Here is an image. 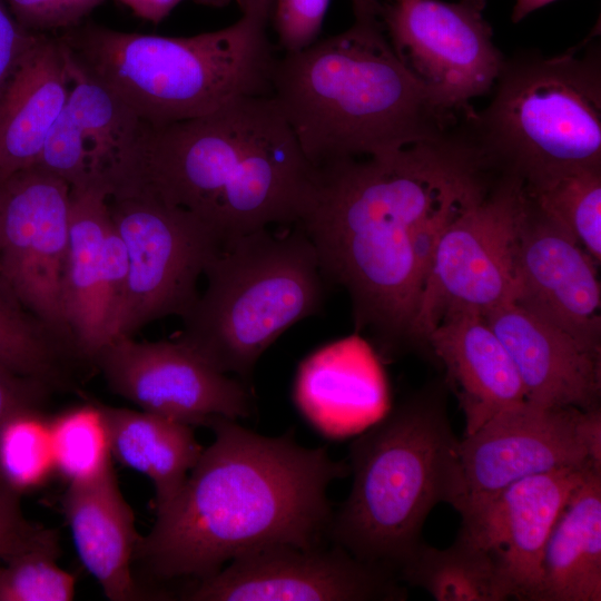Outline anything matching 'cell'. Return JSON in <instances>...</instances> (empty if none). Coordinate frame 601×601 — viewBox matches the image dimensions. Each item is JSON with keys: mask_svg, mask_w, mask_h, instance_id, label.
I'll return each mask as SVG.
<instances>
[{"mask_svg": "<svg viewBox=\"0 0 601 601\" xmlns=\"http://www.w3.org/2000/svg\"><path fill=\"white\" fill-rule=\"evenodd\" d=\"M314 166L270 95L147 129L114 191L146 190L194 214L221 245L298 220ZM112 193V194H114Z\"/></svg>", "mask_w": 601, "mask_h": 601, "instance_id": "3957f363", "label": "cell"}, {"mask_svg": "<svg viewBox=\"0 0 601 601\" xmlns=\"http://www.w3.org/2000/svg\"><path fill=\"white\" fill-rule=\"evenodd\" d=\"M56 472L70 484L93 481L112 469L108 424L99 403L67 408L50 417Z\"/></svg>", "mask_w": 601, "mask_h": 601, "instance_id": "f546056e", "label": "cell"}, {"mask_svg": "<svg viewBox=\"0 0 601 601\" xmlns=\"http://www.w3.org/2000/svg\"><path fill=\"white\" fill-rule=\"evenodd\" d=\"M495 171L460 124L383 157L314 166L298 224L327 282L349 294L357 327L384 354L408 342L436 243Z\"/></svg>", "mask_w": 601, "mask_h": 601, "instance_id": "6da1fadb", "label": "cell"}, {"mask_svg": "<svg viewBox=\"0 0 601 601\" xmlns=\"http://www.w3.org/2000/svg\"><path fill=\"white\" fill-rule=\"evenodd\" d=\"M459 460V513L529 476L601 469V408L529 401L505 407L460 440Z\"/></svg>", "mask_w": 601, "mask_h": 601, "instance_id": "8fae6325", "label": "cell"}, {"mask_svg": "<svg viewBox=\"0 0 601 601\" xmlns=\"http://www.w3.org/2000/svg\"><path fill=\"white\" fill-rule=\"evenodd\" d=\"M269 228L221 245L177 337L244 383L286 329L318 313L326 292L327 279L305 230L298 224Z\"/></svg>", "mask_w": 601, "mask_h": 601, "instance_id": "52a82bcc", "label": "cell"}, {"mask_svg": "<svg viewBox=\"0 0 601 601\" xmlns=\"http://www.w3.org/2000/svg\"><path fill=\"white\" fill-rule=\"evenodd\" d=\"M331 0H274L272 26L283 52L300 50L322 30Z\"/></svg>", "mask_w": 601, "mask_h": 601, "instance_id": "836d02e7", "label": "cell"}, {"mask_svg": "<svg viewBox=\"0 0 601 601\" xmlns=\"http://www.w3.org/2000/svg\"><path fill=\"white\" fill-rule=\"evenodd\" d=\"M331 543V542H329ZM191 601H402L397 573L326 543L273 545L238 556L196 581L183 594Z\"/></svg>", "mask_w": 601, "mask_h": 601, "instance_id": "5bb4252c", "label": "cell"}, {"mask_svg": "<svg viewBox=\"0 0 601 601\" xmlns=\"http://www.w3.org/2000/svg\"><path fill=\"white\" fill-rule=\"evenodd\" d=\"M486 0L377 1L395 52L444 108L472 110L471 100L494 86L505 57L493 42Z\"/></svg>", "mask_w": 601, "mask_h": 601, "instance_id": "7c38bea8", "label": "cell"}, {"mask_svg": "<svg viewBox=\"0 0 601 601\" xmlns=\"http://www.w3.org/2000/svg\"><path fill=\"white\" fill-rule=\"evenodd\" d=\"M523 184L535 209L600 265L601 166L569 168Z\"/></svg>", "mask_w": 601, "mask_h": 601, "instance_id": "83f0119b", "label": "cell"}, {"mask_svg": "<svg viewBox=\"0 0 601 601\" xmlns=\"http://www.w3.org/2000/svg\"><path fill=\"white\" fill-rule=\"evenodd\" d=\"M17 22L33 33L79 26L105 0H4Z\"/></svg>", "mask_w": 601, "mask_h": 601, "instance_id": "d6a6232c", "label": "cell"}, {"mask_svg": "<svg viewBox=\"0 0 601 601\" xmlns=\"http://www.w3.org/2000/svg\"><path fill=\"white\" fill-rule=\"evenodd\" d=\"M207 427L214 442L137 543L135 556L152 577L198 581L259 549L328 541L327 487L349 474L348 463L290 433L264 436L227 417Z\"/></svg>", "mask_w": 601, "mask_h": 601, "instance_id": "7a4b0ae2", "label": "cell"}, {"mask_svg": "<svg viewBox=\"0 0 601 601\" xmlns=\"http://www.w3.org/2000/svg\"><path fill=\"white\" fill-rule=\"evenodd\" d=\"M51 387L47 384L0 370V425L24 408H41Z\"/></svg>", "mask_w": 601, "mask_h": 601, "instance_id": "8d00e7d4", "label": "cell"}, {"mask_svg": "<svg viewBox=\"0 0 601 601\" xmlns=\"http://www.w3.org/2000/svg\"><path fill=\"white\" fill-rule=\"evenodd\" d=\"M601 600V470H591L563 505L542 559L541 601Z\"/></svg>", "mask_w": 601, "mask_h": 601, "instance_id": "d4e9b609", "label": "cell"}, {"mask_svg": "<svg viewBox=\"0 0 601 601\" xmlns=\"http://www.w3.org/2000/svg\"><path fill=\"white\" fill-rule=\"evenodd\" d=\"M378 0H352L344 31L277 57L270 96L313 166L383 157L460 124L395 52Z\"/></svg>", "mask_w": 601, "mask_h": 601, "instance_id": "277c9868", "label": "cell"}, {"mask_svg": "<svg viewBox=\"0 0 601 601\" xmlns=\"http://www.w3.org/2000/svg\"><path fill=\"white\" fill-rule=\"evenodd\" d=\"M482 111L463 115L496 171L530 183L574 167L601 166L599 48L505 58Z\"/></svg>", "mask_w": 601, "mask_h": 601, "instance_id": "ba28073f", "label": "cell"}, {"mask_svg": "<svg viewBox=\"0 0 601 601\" xmlns=\"http://www.w3.org/2000/svg\"><path fill=\"white\" fill-rule=\"evenodd\" d=\"M598 266L526 197L518 249L519 292L514 302L583 345L601 351Z\"/></svg>", "mask_w": 601, "mask_h": 601, "instance_id": "ac0fdd59", "label": "cell"}, {"mask_svg": "<svg viewBox=\"0 0 601 601\" xmlns=\"http://www.w3.org/2000/svg\"><path fill=\"white\" fill-rule=\"evenodd\" d=\"M62 508L79 559L111 601L145 597L131 573L140 539L131 508L114 470L81 484H70Z\"/></svg>", "mask_w": 601, "mask_h": 601, "instance_id": "7402d4cb", "label": "cell"}, {"mask_svg": "<svg viewBox=\"0 0 601 601\" xmlns=\"http://www.w3.org/2000/svg\"><path fill=\"white\" fill-rule=\"evenodd\" d=\"M65 52L70 88L60 117L86 159L90 183L102 184L110 195L132 170L147 122Z\"/></svg>", "mask_w": 601, "mask_h": 601, "instance_id": "603a6c76", "label": "cell"}, {"mask_svg": "<svg viewBox=\"0 0 601 601\" xmlns=\"http://www.w3.org/2000/svg\"><path fill=\"white\" fill-rule=\"evenodd\" d=\"M56 531L49 529L35 543L2 559L0 601H69L75 597L76 579L61 569Z\"/></svg>", "mask_w": 601, "mask_h": 601, "instance_id": "1f68e13d", "label": "cell"}, {"mask_svg": "<svg viewBox=\"0 0 601 601\" xmlns=\"http://www.w3.org/2000/svg\"><path fill=\"white\" fill-rule=\"evenodd\" d=\"M509 353L525 400L546 406L600 408L601 351L516 304L483 315Z\"/></svg>", "mask_w": 601, "mask_h": 601, "instance_id": "d6986e66", "label": "cell"}, {"mask_svg": "<svg viewBox=\"0 0 601 601\" xmlns=\"http://www.w3.org/2000/svg\"><path fill=\"white\" fill-rule=\"evenodd\" d=\"M443 364L470 434L499 411L525 400L516 368L505 347L477 313L445 315L425 336Z\"/></svg>", "mask_w": 601, "mask_h": 601, "instance_id": "ffe728a7", "label": "cell"}, {"mask_svg": "<svg viewBox=\"0 0 601 601\" xmlns=\"http://www.w3.org/2000/svg\"><path fill=\"white\" fill-rule=\"evenodd\" d=\"M102 410L112 456L150 479L156 513L161 512L179 493L203 452L193 426L145 411L107 405Z\"/></svg>", "mask_w": 601, "mask_h": 601, "instance_id": "484cf974", "label": "cell"}, {"mask_svg": "<svg viewBox=\"0 0 601 601\" xmlns=\"http://www.w3.org/2000/svg\"><path fill=\"white\" fill-rule=\"evenodd\" d=\"M69 205V184L39 167L0 181V280L77 352L62 298Z\"/></svg>", "mask_w": 601, "mask_h": 601, "instance_id": "4fadbf2b", "label": "cell"}, {"mask_svg": "<svg viewBox=\"0 0 601 601\" xmlns=\"http://www.w3.org/2000/svg\"><path fill=\"white\" fill-rule=\"evenodd\" d=\"M109 388L141 411L190 426L252 412L246 383L210 365L191 347L173 341L138 342L119 336L92 358Z\"/></svg>", "mask_w": 601, "mask_h": 601, "instance_id": "9a60e30c", "label": "cell"}, {"mask_svg": "<svg viewBox=\"0 0 601 601\" xmlns=\"http://www.w3.org/2000/svg\"><path fill=\"white\" fill-rule=\"evenodd\" d=\"M55 472L50 417L36 407L7 417L0 425V482L21 496Z\"/></svg>", "mask_w": 601, "mask_h": 601, "instance_id": "4dcf8cb0", "label": "cell"}, {"mask_svg": "<svg viewBox=\"0 0 601 601\" xmlns=\"http://www.w3.org/2000/svg\"><path fill=\"white\" fill-rule=\"evenodd\" d=\"M459 443L443 384L392 408L349 446L352 487L332 514L328 542L397 573L434 506L460 497Z\"/></svg>", "mask_w": 601, "mask_h": 601, "instance_id": "8992f818", "label": "cell"}, {"mask_svg": "<svg viewBox=\"0 0 601 601\" xmlns=\"http://www.w3.org/2000/svg\"><path fill=\"white\" fill-rule=\"evenodd\" d=\"M525 205L523 180L501 174L483 197L450 221L436 243L408 342L423 343L445 315H485L515 300Z\"/></svg>", "mask_w": 601, "mask_h": 601, "instance_id": "9c48e42d", "label": "cell"}, {"mask_svg": "<svg viewBox=\"0 0 601 601\" xmlns=\"http://www.w3.org/2000/svg\"><path fill=\"white\" fill-rule=\"evenodd\" d=\"M591 470L529 476L460 513L459 532L494 561L511 599L541 601L542 559L550 532L570 494Z\"/></svg>", "mask_w": 601, "mask_h": 601, "instance_id": "e0dca14e", "label": "cell"}, {"mask_svg": "<svg viewBox=\"0 0 601 601\" xmlns=\"http://www.w3.org/2000/svg\"><path fill=\"white\" fill-rule=\"evenodd\" d=\"M69 88L65 49L56 33H45L19 62L0 97V181L36 165Z\"/></svg>", "mask_w": 601, "mask_h": 601, "instance_id": "44dd1931", "label": "cell"}, {"mask_svg": "<svg viewBox=\"0 0 601 601\" xmlns=\"http://www.w3.org/2000/svg\"><path fill=\"white\" fill-rule=\"evenodd\" d=\"M236 1L240 14L234 23L191 37L125 32L89 21L56 35L75 61L145 122L162 126L240 97L270 95L274 0Z\"/></svg>", "mask_w": 601, "mask_h": 601, "instance_id": "5b68a950", "label": "cell"}, {"mask_svg": "<svg viewBox=\"0 0 601 601\" xmlns=\"http://www.w3.org/2000/svg\"><path fill=\"white\" fill-rule=\"evenodd\" d=\"M555 0H515L512 10V21L520 22L531 12L553 2Z\"/></svg>", "mask_w": 601, "mask_h": 601, "instance_id": "f35d334b", "label": "cell"}, {"mask_svg": "<svg viewBox=\"0 0 601 601\" xmlns=\"http://www.w3.org/2000/svg\"><path fill=\"white\" fill-rule=\"evenodd\" d=\"M108 206L128 260L114 338L162 317H183L220 242L194 214L142 189L115 193Z\"/></svg>", "mask_w": 601, "mask_h": 601, "instance_id": "30bf717a", "label": "cell"}, {"mask_svg": "<svg viewBox=\"0 0 601 601\" xmlns=\"http://www.w3.org/2000/svg\"><path fill=\"white\" fill-rule=\"evenodd\" d=\"M48 529L32 524L22 514L20 495L0 482V559L29 546Z\"/></svg>", "mask_w": 601, "mask_h": 601, "instance_id": "e575fe53", "label": "cell"}, {"mask_svg": "<svg viewBox=\"0 0 601 601\" xmlns=\"http://www.w3.org/2000/svg\"><path fill=\"white\" fill-rule=\"evenodd\" d=\"M0 283H2V282L0 280ZM2 284H3V283H2ZM3 285H4V284H3Z\"/></svg>", "mask_w": 601, "mask_h": 601, "instance_id": "60d3db41", "label": "cell"}, {"mask_svg": "<svg viewBox=\"0 0 601 601\" xmlns=\"http://www.w3.org/2000/svg\"><path fill=\"white\" fill-rule=\"evenodd\" d=\"M194 2L214 8H220L227 6L230 0H193Z\"/></svg>", "mask_w": 601, "mask_h": 601, "instance_id": "ab89813d", "label": "cell"}, {"mask_svg": "<svg viewBox=\"0 0 601 601\" xmlns=\"http://www.w3.org/2000/svg\"><path fill=\"white\" fill-rule=\"evenodd\" d=\"M108 195L97 181L70 188L63 308L78 355L91 361L114 338L128 272Z\"/></svg>", "mask_w": 601, "mask_h": 601, "instance_id": "2e32d148", "label": "cell"}, {"mask_svg": "<svg viewBox=\"0 0 601 601\" xmlns=\"http://www.w3.org/2000/svg\"><path fill=\"white\" fill-rule=\"evenodd\" d=\"M75 348L28 312L0 283V370L57 387Z\"/></svg>", "mask_w": 601, "mask_h": 601, "instance_id": "f1b7e54d", "label": "cell"}, {"mask_svg": "<svg viewBox=\"0 0 601 601\" xmlns=\"http://www.w3.org/2000/svg\"><path fill=\"white\" fill-rule=\"evenodd\" d=\"M383 397L374 359L358 337L327 344L308 355L294 384L299 412L326 437L347 434L353 417L377 408Z\"/></svg>", "mask_w": 601, "mask_h": 601, "instance_id": "cb8c5ba5", "label": "cell"}, {"mask_svg": "<svg viewBox=\"0 0 601 601\" xmlns=\"http://www.w3.org/2000/svg\"><path fill=\"white\" fill-rule=\"evenodd\" d=\"M42 35L21 27L6 1L0 0V97L19 62Z\"/></svg>", "mask_w": 601, "mask_h": 601, "instance_id": "d590c367", "label": "cell"}, {"mask_svg": "<svg viewBox=\"0 0 601 601\" xmlns=\"http://www.w3.org/2000/svg\"><path fill=\"white\" fill-rule=\"evenodd\" d=\"M134 14L154 24L161 22L183 0H118Z\"/></svg>", "mask_w": 601, "mask_h": 601, "instance_id": "74e56055", "label": "cell"}, {"mask_svg": "<svg viewBox=\"0 0 601 601\" xmlns=\"http://www.w3.org/2000/svg\"><path fill=\"white\" fill-rule=\"evenodd\" d=\"M397 575L401 582L425 590L437 601L511 599L492 558L461 532L446 549L422 541Z\"/></svg>", "mask_w": 601, "mask_h": 601, "instance_id": "4316f807", "label": "cell"}]
</instances>
